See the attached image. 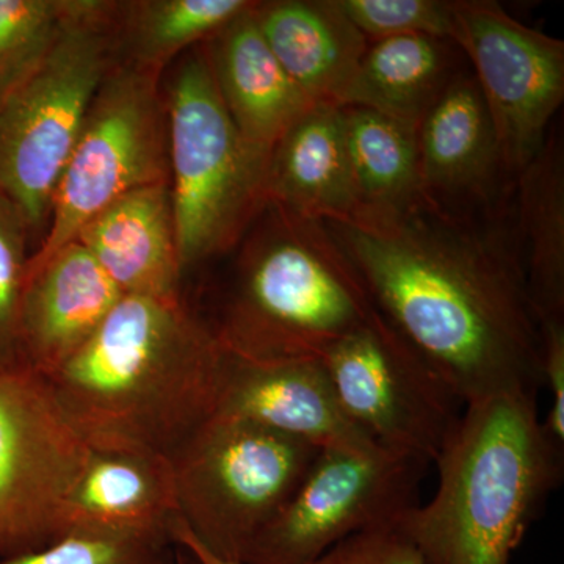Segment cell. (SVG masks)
I'll return each instance as SVG.
<instances>
[{
  "label": "cell",
  "instance_id": "d4e9b609",
  "mask_svg": "<svg viewBox=\"0 0 564 564\" xmlns=\"http://www.w3.org/2000/svg\"><path fill=\"white\" fill-rule=\"evenodd\" d=\"M70 6L73 0H0V101L50 54Z\"/></svg>",
  "mask_w": 564,
  "mask_h": 564
},
{
  "label": "cell",
  "instance_id": "4fadbf2b",
  "mask_svg": "<svg viewBox=\"0 0 564 564\" xmlns=\"http://www.w3.org/2000/svg\"><path fill=\"white\" fill-rule=\"evenodd\" d=\"M415 144L423 202L467 220L503 217L516 181L473 73L452 77L419 124Z\"/></svg>",
  "mask_w": 564,
  "mask_h": 564
},
{
  "label": "cell",
  "instance_id": "277c9868",
  "mask_svg": "<svg viewBox=\"0 0 564 564\" xmlns=\"http://www.w3.org/2000/svg\"><path fill=\"white\" fill-rule=\"evenodd\" d=\"M236 250L209 321L236 358L318 359L375 311L361 276L321 220L267 204Z\"/></svg>",
  "mask_w": 564,
  "mask_h": 564
},
{
  "label": "cell",
  "instance_id": "8fae6325",
  "mask_svg": "<svg viewBox=\"0 0 564 564\" xmlns=\"http://www.w3.org/2000/svg\"><path fill=\"white\" fill-rule=\"evenodd\" d=\"M90 454L46 375L0 369V558L57 540L63 502Z\"/></svg>",
  "mask_w": 564,
  "mask_h": 564
},
{
  "label": "cell",
  "instance_id": "484cf974",
  "mask_svg": "<svg viewBox=\"0 0 564 564\" xmlns=\"http://www.w3.org/2000/svg\"><path fill=\"white\" fill-rule=\"evenodd\" d=\"M369 43L393 36L452 40L455 2L448 0H336Z\"/></svg>",
  "mask_w": 564,
  "mask_h": 564
},
{
  "label": "cell",
  "instance_id": "603a6c76",
  "mask_svg": "<svg viewBox=\"0 0 564 564\" xmlns=\"http://www.w3.org/2000/svg\"><path fill=\"white\" fill-rule=\"evenodd\" d=\"M248 0H133L117 2V62L161 74L182 52L209 40L243 13Z\"/></svg>",
  "mask_w": 564,
  "mask_h": 564
},
{
  "label": "cell",
  "instance_id": "cb8c5ba5",
  "mask_svg": "<svg viewBox=\"0 0 564 564\" xmlns=\"http://www.w3.org/2000/svg\"><path fill=\"white\" fill-rule=\"evenodd\" d=\"M340 107L359 209L402 210L423 202L415 132L377 111Z\"/></svg>",
  "mask_w": 564,
  "mask_h": 564
},
{
  "label": "cell",
  "instance_id": "1f68e13d",
  "mask_svg": "<svg viewBox=\"0 0 564 564\" xmlns=\"http://www.w3.org/2000/svg\"><path fill=\"white\" fill-rule=\"evenodd\" d=\"M174 564H181V563H177V562H176V563H174ZM192 564H196V563H193V562H192Z\"/></svg>",
  "mask_w": 564,
  "mask_h": 564
},
{
  "label": "cell",
  "instance_id": "e0dca14e",
  "mask_svg": "<svg viewBox=\"0 0 564 564\" xmlns=\"http://www.w3.org/2000/svg\"><path fill=\"white\" fill-rule=\"evenodd\" d=\"M252 3L202 46L240 135L252 150L269 155L282 133L315 104L270 51L252 18Z\"/></svg>",
  "mask_w": 564,
  "mask_h": 564
},
{
  "label": "cell",
  "instance_id": "52a82bcc",
  "mask_svg": "<svg viewBox=\"0 0 564 564\" xmlns=\"http://www.w3.org/2000/svg\"><path fill=\"white\" fill-rule=\"evenodd\" d=\"M318 452L272 430L214 415L170 458L181 521L210 554L245 564Z\"/></svg>",
  "mask_w": 564,
  "mask_h": 564
},
{
  "label": "cell",
  "instance_id": "f546056e",
  "mask_svg": "<svg viewBox=\"0 0 564 564\" xmlns=\"http://www.w3.org/2000/svg\"><path fill=\"white\" fill-rule=\"evenodd\" d=\"M541 378L552 397L543 429L552 443L564 448V318L538 321Z\"/></svg>",
  "mask_w": 564,
  "mask_h": 564
},
{
  "label": "cell",
  "instance_id": "8992f818",
  "mask_svg": "<svg viewBox=\"0 0 564 564\" xmlns=\"http://www.w3.org/2000/svg\"><path fill=\"white\" fill-rule=\"evenodd\" d=\"M115 6L73 0L50 54L0 101V199L20 215L32 239L46 232L55 188L93 98L117 63Z\"/></svg>",
  "mask_w": 564,
  "mask_h": 564
},
{
  "label": "cell",
  "instance_id": "7402d4cb",
  "mask_svg": "<svg viewBox=\"0 0 564 564\" xmlns=\"http://www.w3.org/2000/svg\"><path fill=\"white\" fill-rule=\"evenodd\" d=\"M516 236L534 321L564 318V154L552 133L519 173Z\"/></svg>",
  "mask_w": 564,
  "mask_h": 564
},
{
  "label": "cell",
  "instance_id": "4dcf8cb0",
  "mask_svg": "<svg viewBox=\"0 0 564 564\" xmlns=\"http://www.w3.org/2000/svg\"><path fill=\"white\" fill-rule=\"evenodd\" d=\"M173 544L180 547L188 555V558L196 564H239L232 562H226V560L218 558L214 554H210L206 547L191 533V530L185 527L184 522L177 521V524L173 527L172 532Z\"/></svg>",
  "mask_w": 564,
  "mask_h": 564
},
{
  "label": "cell",
  "instance_id": "5b68a950",
  "mask_svg": "<svg viewBox=\"0 0 564 564\" xmlns=\"http://www.w3.org/2000/svg\"><path fill=\"white\" fill-rule=\"evenodd\" d=\"M170 192L184 274L236 250L265 209L269 155L240 135L202 44L174 66L165 91Z\"/></svg>",
  "mask_w": 564,
  "mask_h": 564
},
{
  "label": "cell",
  "instance_id": "5bb4252c",
  "mask_svg": "<svg viewBox=\"0 0 564 564\" xmlns=\"http://www.w3.org/2000/svg\"><path fill=\"white\" fill-rule=\"evenodd\" d=\"M215 415L272 430L318 451L369 454L381 448L348 421L321 359L251 362L229 355Z\"/></svg>",
  "mask_w": 564,
  "mask_h": 564
},
{
  "label": "cell",
  "instance_id": "2e32d148",
  "mask_svg": "<svg viewBox=\"0 0 564 564\" xmlns=\"http://www.w3.org/2000/svg\"><path fill=\"white\" fill-rule=\"evenodd\" d=\"M180 519L170 458L91 448L63 502L57 540L102 534L173 544V527Z\"/></svg>",
  "mask_w": 564,
  "mask_h": 564
},
{
  "label": "cell",
  "instance_id": "3957f363",
  "mask_svg": "<svg viewBox=\"0 0 564 564\" xmlns=\"http://www.w3.org/2000/svg\"><path fill=\"white\" fill-rule=\"evenodd\" d=\"M538 397L503 393L464 404L437 455L433 499L397 525L423 564H510L545 500L563 480Z\"/></svg>",
  "mask_w": 564,
  "mask_h": 564
},
{
  "label": "cell",
  "instance_id": "30bf717a",
  "mask_svg": "<svg viewBox=\"0 0 564 564\" xmlns=\"http://www.w3.org/2000/svg\"><path fill=\"white\" fill-rule=\"evenodd\" d=\"M430 463L395 452H318L245 564H307L352 534L397 529L419 505Z\"/></svg>",
  "mask_w": 564,
  "mask_h": 564
},
{
  "label": "cell",
  "instance_id": "d6986e66",
  "mask_svg": "<svg viewBox=\"0 0 564 564\" xmlns=\"http://www.w3.org/2000/svg\"><path fill=\"white\" fill-rule=\"evenodd\" d=\"M265 202L321 221L348 217L361 207L343 107L315 104L282 133L267 161Z\"/></svg>",
  "mask_w": 564,
  "mask_h": 564
},
{
  "label": "cell",
  "instance_id": "9c48e42d",
  "mask_svg": "<svg viewBox=\"0 0 564 564\" xmlns=\"http://www.w3.org/2000/svg\"><path fill=\"white\" fill-rule=\"evenodd\" d=\"M337 402L378 447L433 464L464 404L377 310L322 352Z\"/></svg>",
  "mask_w": 564,
  "mask_h": 564
},
{
  "label": "cell",
  "instance_id": "ffe728a7",
  "mask_svg": "<svg viewBox=\"0 0 564 564\" xmlns=\"http://www.w3.org/2000/svg\"><path fill=\"white\" fill-rule=\"evenodd\" d=\"M252 18L282 69L314 104L339 106L369 41L336 0L254 2Z\"/></svg>",
  "mask_w": 564,
  "mask_h": 564
},
{
  "label": "cell",
  "instance_id": "6da1fadb",
  "mask_svg": "<svg viewBox=\"0 0 564 564\" xmlns=\"http://www.w3.org/2000/svg\"><path fill=\"white\" fill-rule=\"evenodd\" d=\"M425 202L323 220L386 322L463 404L543 388L540 332L516 237Z\"/></svg>",
  "mask_w": 564,
  "mask_h": 564
},
{
  "label": "cell",
  "instance_id": "44dd1931",
  "mask_svg": "<svg viewBox=\"0 0 564 564\" xmlns=\"http://www.w3.org/2000/svg\"><path fill=\"white\" fill-rule=\"evenodd\" d=\"M459 47L426 35L369 43L339 106L364 107L417 131L426 111L458 73Z\"/></svg>",
  "mask_w": 564,
  "mask_h": 564
},
{
  "label": "cell",
  "instance_id": "7a4b0ae2",
  "mask_svg": "<svg viewBox=\"0 0 564 564\" xmlns=\"http://www.w3.org/2000/svg\"><path fill=\"white\" fill-rule=\"evenodd\" d=\"M228 359L181 295H124L47 380L93 451L172 458L217 414Z\"/></svg>",
  "mask_w": 564,
  "mask_h": 564
},
{
  "label": "cell",
  "instance_id": "f1b7e54d",
  "mask_svg": "<svg viewBox=\"0 0 564 564\" xmlns=\"http://www.w3.org/2000/svg\"><path fill=\"white\" fill-rule=\"evenodd\" d=\"M307 564H423L413 544L397 529L352 534Z\"/></svg>",
  "mask_w": 564,
  "mask_h": 564
},
{
  "label": "cell",
  "instance_id": "ac0fdd59",
  "mask_svg": "<svg viewBox=\"0 0 564 564\" xmlns=\"http://www.w3.org/2000/svg\"><path fill=\"white\" fill-rule=\"evenodd\" d=\"M122 295H181L182 270L170 184L121 196L77 234Z\"/></svg>",
  "mask_w": 564,
  "mask_h": 564
},
{
  "label": "cell",
  "instance_id": "7c38bea8",
  "mask_svg": "<svg viewBox=\"0 0 564 564\" xmlns=\"http://www.w3.org/2000/svg\"><path fill=\"white\" fill-rule=\"evenodd\" d=\"M452 41L469 58L513 180L543 150L564 101V41L497 2L458 0Z\"/></svg>",
  "mask_w": 564,
  "mask_h": 564
},
{
  "label": "cell",
  "instance_id": "ba28073f",
  "mask_svg": "<svg viewBox=\"0 0 564 564\" xmlns=\"http://www.w3.org/2000/svg\"><path fill=\"white\" fill-rule=\"evenodd\" d=\"M161 74L117 62L104 77L51 204L31 261H43L111 203L170 184L169 122Z\"/></svg>",
  "mask_w": 564,
  "mask_h": 564
},
{
  "label": "cell",
  "instance_id": "83f0119b",
  "mask_svg": "<svg viewBox=\"0 0 564 564\" xmlns=\"http://www.w3.org/2000/svg\"><path fill=\"white\" fill-rule=\"evenodd\" d=\"M172 547L139 538L66 534L36 551L0 558V564H174Z\"/></svg>",
  "mask_w": 564,
  "mask_h": 564
},
{
  "label": "cell",
  "instance_id": "9a60e30c",
  "mask_svg": "<svg viewBox=\"0 0 564 564\" xmlns=\"http://www.w3.org/2000/svg\"><path fill=\"white\" fill-rule=\"evenodd\" d=\"M122 296L77 240L43 261L29 259L21 299L25 366L46 377L55 372L90 339Z\"/></svg>",
  "mask_w": 564,
  "mask_h": 564
},
{
  "label": "cell",
  "instance_id": "4316f807",
  "mask_svg": "<svg viewBox=\"0 0 564 564\" xmlns=\"http://www.w3.org/2000/svg\"><path fill=\"white\" fill-rule=\"evenodd\" d=\"M32 237L20 215L0 199V369L25 366L21 347V299Z\"/></svg>",
  "mask_w": 564,
  "mask_h": 564
}]
</instances>
